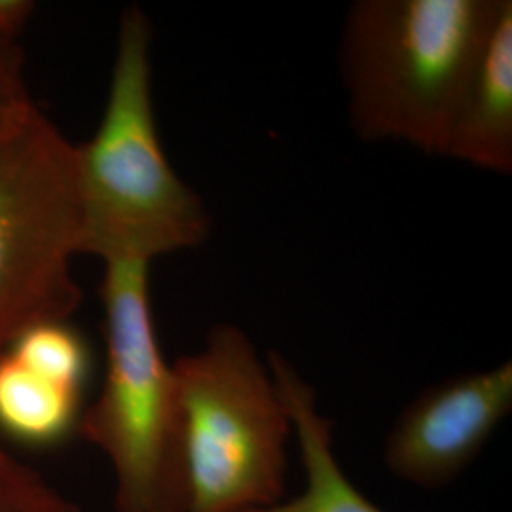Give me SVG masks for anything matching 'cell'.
Returning <instances> with one entry per match:
<instances>
[{
	"label": "cell",
	"instance_id": "cell-8",
	"mask_svg": "<svg viewBox=\"0 0 512 512\" xmlns=\"http://www.w3.org/2000/svg\"><path fill=\"white\" fill-rule=\"evenodd\" d=\"M268 368L285 404L304 469V490L274 507L253 512H385L349 480L332 450V423L315 404V391L287 359L272 351Z\"/></svg>",
	"mask_w": 512,
	"mask_h": 512
},
{
	"label": "cell",
	"instance_id": "cell-3",
	"mask_svg": "<svg viewBox=\"0 0 512 512\" xmlns=\"http://www.w3.org/2000/svg\"><path fill=\"white\" fill-rule=\"evenodd\" d=\"M186 512H253L285 499L293 425L268 365L234 325L175 361Z\"/></svg>",
	"mask_w": 512,
	"mask_h": 512
},
{
	"label": "cell",
	"instance_id": "cell-11",
	"mask_svg": "<svg viewBox=\"0 0 512 512\" xmlns=\"http://www.w3.org/2000/svg\"><path fill=\"white\" fill-rule=\"evenodd\" d=\"M0 512H82L44 478L0 446Z\"/></svg>",
	"mask_w": 512,
	"mask_h": 512
},
{
	"label": "cell",
	"instance_id": "cell-10",
	"mask_svg": "<svg viewBox=\"0 0 512 512\" xmlns=\"http://www.w3.org/2000/svg\"><path fill=\"white\" fill-rule=\"evenodd\" d=\"M42 378L84 393L90 374V351L67 323H44L25 330L4 351Z\"/></svg>",
	"mask_w": 512,
	"mask_h": 512
},
{
	"label": "cell",
	"instance_id": "cell-6",
	"mask_svg": "<svg viewBox=\"0 0 512 512\" xmlns=\"http://www.w3.org/2000/svg\"><path fill=\"white\" fill-rule=\"evenodd\" d=\"M511 410V361L433 385L389 431L385 465L408 484L446 486L471 465Z\"/></svg>",
	"mask_w": 512,
	"mask_h": 512
},
{
	"label": "cell",
	"instance_id": "cell-7",
	"mask_svg": "<svg viewBox=\"0 0 512 512\" xmlns=\"http://www.w3.org/2000/svg\"><path fill=\"white\" fill-rule=\"evenodd\" d=\"M440 156L512 171V2L503 0L442 139Z\"/></svg>",
	"mask_w": 512,
	"mask_h": 512
},
{
	"label": "cell",
	"instance_id": "cell-2",
	"mask_svg": "<svg viewBox=\"0 0 512 512\" xmlns=\"http://www.w3.org/2000/svg\"><path fill=\"white\" fill-rule=\"evenodd\" d=\"M501 2L357 0L340 46L355 133L440 154Z\"/></svg>",
	"mask_w": 512,
	"mask_h": 512
},
{
	"label": "cell",
	"instance_id": "cell-12",
	"mask_svg": "<svg viewBox=\"0 0 512 512\" xmlns=\"http://www.w3.org/2000/svg\"><path fill=\"white\" fill-rule=\"evenodd\" d=\"M35 107L25 88L23 55L16 40H0V135Z\"/></svg>",
	"mask_w": 512,
	"mask_h": 512
},
{
	"label": "cell",
	"instance_id": "cell-1",
	"mask_svg": "<svg viewBox=\"0 0 512 512\" xmlns=\"http://www.w3.org/2000/svg\"><path fill=\"white\" fill-rule=\"evenodd\" d=\"M150 23L131 6L120 23L107 107L92 139L76 145L80 253L110 262L169 255L203 243L211 219L181 181L158 137L150 84Z\"/></svg>",
	"mask_w": 512,
	"mask_h": 512
},
{
	"label": "cell",
	"instance_id": "cell-9",
	"mask_svg": "<svg viewBox=\"0 0 512 512\" xmlns=\"http://www.w3.org/2000/svg\"><path fill=\"white\" fill-rule=\"evenodd\" d=\"M82 393L67 389L0 353V429L27 444H54L80 421Z\"/></svg>",
	"mask_w": 512,
	"mask_h": 512
},
{
	"label": "cell",
	"instance_id": "cell-4",
	"mask_svg": "<svg viewBox=\"0 0 512 512\" xmlns=\"http://www.w3.org/2000/svg\"><path fill=\"white\" fill-rule=\"evenodd\" d=\"M148 266L107 264V376L78 433L109 458L116 512H186L183 431L173 366L165 363L148 302Z\"/></svg>",
	"mask_w": 512,
	"mask_h": 512
},
{
	"label": "cell",
	"instance_id": "cell-5",
	"mask_svg": "<svg viewBox=\"0 0 512 512\" xmlns=\"http://www.w3.org/2000/svg\"><path fill=\"white\" fill-rule=\"evenodd\" d=\"M80 243L76 145L31 107L0 135V353L78 308L71 262Z\"/></svg>",
	"mask_w": 512,
	"mask_h": 512
},
{
	"label": "cell",
	"instance_id": "cell-13",
	"mask_svg": "<svg viewBox=\"0 0 512 512\" xmlns=\"http://www.w3.org/2000/svg\"><path fill=\"white\" fill-rule=\"evenodd\" d=\"M33 12L29 0H0V40H14Z\"/></svg>",
	"mask_w": 512,
	"mask_h": 512
}]
</instances>
